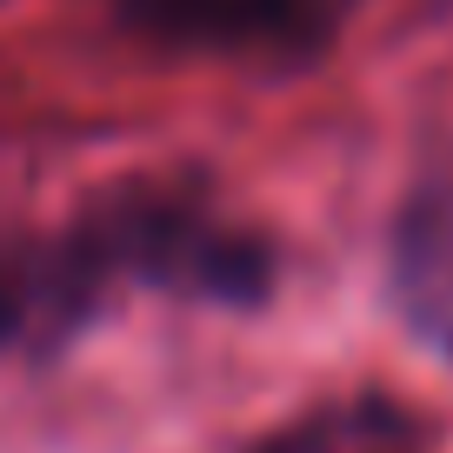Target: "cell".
<instances>
[{
	"label": "cell",
	"mask_w": 453,
	"mask_h": 453,
	"mask_svg": "<svg viewBox=\"0 0 453 453\" xmlns=\"http://www.w3.org/2000/svg\"><path fill=\"white\" fill-rule=\"evenodd\" d=\"M73 294L107 280H147L167 294H207V300H260L273 280L267 241L241 234L194 194H120L107 213L73 234L67 247Z\"/></svg>",
	"instance_id": "6da1fadb"
},
{
	"label": "cell",
	"mask_w": 453,
	"mask_h": 453,
	"mask_svg": "<svg viewBox=\"0 0 453 453\" xmlns=\"http://www.w3.org/2000/svg\"><path fill=\"white\" fill-rule=\"evenodd\" d=\"M247 453H426V434L407 407H394L387 394H354L307 407L300 420L273 426L260 447Z\"/></svg>",
	"instance_id": "277c9868"
},
{
	"label": "cell",
	"mask_w": 453,
	"mask_h": 453,
	"mask_svg": "<svg viewBox=\"0 0 453 453\" xmlns=\"http://www.w3.org/2000/svg\"><path fill=\"white\" fill-rule=\"evenodd\" d=\"M394 300L420 347L453 354V160L413 180L394 220Z\"/></svg>",
	"instance_id": "3957f363"
},
{
	"label": "cell",
	"mask_w": 453,
	"mask_h": 453,
	"mask_svg": "<svg viewBox=\"0 0 453 453\" xmlns=\"http://www.w3.org/2000/svg\"><path fill=\"white\" fill-rule=\"evenodd\" d=\"M134 27L207 54H307L326 34V0H113Z\"/></svg>",
	"instance_id": "7a4b0ae2"
},
{
	"label": "cell",
	"mask_w": 453,
	"mask_h": 453,
	"mask_svg": "<svg viewBox=\"0 0 453 453\" xmlns=\"http://www.w3.org/2000/svg\"><path fill=\"white\" fill-rule=\"evenodd\" d=\"M41 300H73L67 273H60V267L27 273V267H14V260L0 254V347H7V340L27 326V313L41 307Z\"/></svg>",
	"instance_id": "5b68a950"
}]
</instances>
